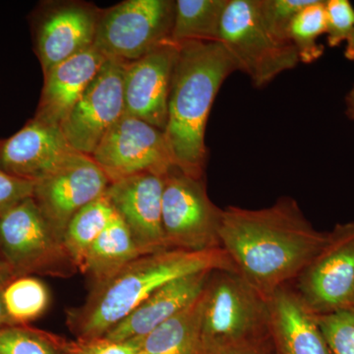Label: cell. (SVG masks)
<instances>
[{"label":"cell","instance_id":"6da1fadb","mask_svg":"<svg viewBox=\"0 0 354 354\" xmlns=\"http://www.w3.org/2000/svg\"><path fill=\"white\" fill-rule=\"evenodd\" d=\"M328 235L314 228L290 197L264 209H223L221 248L242 278L267 299L301 274Z\"/></svg>","mask_w":354,"mask_h":354},{"label":"cell","instance_id":"7a4b0ae2","mask_svg":"<svg viewBox=\"0 0 354 354\" xmlns=\"http://www.w3.org/2000/svg\"><path fill=\"white\" fill-rule=\"evenodd\" d=\"M177 46L165 138L177 169L202 179L208 157L205 135L209 111L223 82L237 69L220 41Z\"/></svg>","mask_w":354,"mask_h":354},{"label":"cell","instance_id":"3957f363","mask_svg":"<svg viewBox=\"0 0 354 354\" xmlns=\"http://www.w3.org/2000/svg\"><path fill=\"white\" fill-rule=\"evenodd\" d=\"M236 268L223 248L205 251L167 249L146 254L111 279L95 285L82 307L69 316L78 342L104 337L158 288L189 274Z\"/></svg>","mask_w":354,"mask_h":354},{"label":"cell","instance_id":"277c9868","mask_svg":"<svg viewBox=\"0 0 354 354\" xmlns=\"http://www.w3.org/2000/svg\"><path fill=\"white\" fill-rule=\"evenodd\" d=\"M271 339L268 299L239 272H212L202 295L201 348Z\"/></svg>","mask_w":354,"mask_h":354},{"label":"cell","instance_id":"5b68a950","mask_svg":"<svg viewBox=\"0 0 354 354\" xmlns=\"http://www.w3.org/2000/svg\"><path fill=\"white\" fill-rule=\"evenodd\" d=\"M218 41L254 87L263 88L299 64L290 41L277 38L266 27L258 0H228Z\"/></svg>","mask_w":354,"mask_h":354},{"label":"cell","instance_id":"8992f818","mask_svg":"<svg viewBox=\"0 0 354 354\" xmlns=\"http://www.w3.org/2000/svg\"><path fill=\"white\" fill-rule=\"evenodd\" d=\"M0 250L15 278L64 276L77 269L32 197L0 214Z\"/></svg>","mask_w":354,"mask_h":354},{"label":"cell","instance_id":"52a82bcc","mask_svg":"<svg viewBox=\"0 0 354 354\" xmlns=\"http://www.w3.org/2000/svg\"><path fill=\"white\" fill-rule=\"evenodd\" d=\"M176 1L127 0L102 10L94 46L111 59L132 62L171 43Z\"/></svg>","mask_w":354,"mask_h":354},{"label":"cell","instance_id":"ba28073f","mask_svg":"<svg viewBox=\"0 0 354 354\" xmlns=\"http://www.w3.org/2000/svg\"><path fill=\"white\" fill-rule=\"evenodd\" d=\"M221 216L223 209L209 199L203 178L187 176L176 167L165 174L162 220L169 248L187 251L221 248Z\"/></svg>","mask_w":354,"mask_h":354},{"label":"cell","instance_id":"9c48e42d","mask_svg":"<svg viewBox=\"0 0 354 354\" xmlns=\"http://www.w3.org/2000/svg\"><path fill=\"white\" fill-rule=\"evenodd\" d=\"M328 234L322 250L295 279V290L316 315L354 306V221Z\"/></svg>","mask_w":354,"mask_h":354},{"label":"cell","instance_id":"30bf717a","mask_svg":"<svg viewBox=\"0 0 354 354\" xmlns=\"http://www.w3.org/2000/svg\"><path fill=\"white\" fill-rule=\"evenodd\" d=\"M91 157L111 183L146 172L165 176L176 167L164 131L125 113Z\"/></svg>","mask_w":354,"mask_h":354},{"label":"cell","instance_id":"8fae6325","mask_svg":"<svg viewBox=\"0 0 354 354\" xmlns=\"http://www.w3.org/2000/svg\"><path fill=\"white\" fill-rule=\"evenodd\" d=\"M125 65L127 62L108 58L60 125L77 152L92 155L104 135L125 113Z\"/></svg>","mask_w":354,"mask_h":354},{"label":"cell","instance_id":"7c38bea8","mask_svg":"<svg viewBox=\"0 0 354 354\" xmlns=\"http://www.w3.org/2000/svg\"><path fill=\"white\" fill-rule=\"evenodd\" d=\"M109 183L106 174L91 156L77 153L55 171L36 181L32 198L62 239L71 218L104 195Z\"/></svg>","mask_w":354,"mask_h":354},{"label":"cell","instance_id":"4fadbf2b","mask_svg":"<svg viewBox=\"0 0 354 354\" xmlns=\"http://www.w3.org/2000/svg\"><path fill=\"white\" fill-rule=\"evenodd\" d=\"M102 10L81 2L48 6L32 18L35 51L43 73L94 46Z\"/></svg>","mask_w":354,"mask_h":354},{"label":"cell","instance_id":"5bb4252c","mask_svg":"<svg viewBox=\"0 0 354 354\" xmlns=\"http://www.w3.org/2000/svg\"><path fill=\"white\" fill-rule=\"evenodd\" d=\"M164 176L151 172L136 174L109 183L106 191L114 212L127 223L144 254L171 249L162 228Z\"/></svg>","mask_w":354,"mask_h":354},{"label":"cell","instance_id":"9a60e30c","mask_svg":"<svg viewBox=\"0 0 354 354\" xmlns=\"http://www.w3.org/2000/svg\"><path fill=\"white\" fill-rule=\"evenodd\" d=\"M178 46L167 43L127 62L123 91L125 114L164 131Z\"/></svg>","mask_w":354,"mask_h":354},{"label":"cell","instance_id":"2e32d148","mask_svg":"<svg viewBox=\"0 0 354 354\" xmlns=\"http://www.w3.org/2000/svg\"><path fill=\"white\" fill-rule=\"evenodd\" d=\"M77 153L60 127L32 118L12 136L0 140V169L19 178L38 181Z\"/></svg>","mask_w":354,"mask_h":354},{"label":"cell","instance_id":"e0dca14e","mask_svg":"<svg viewBox=\"0 0 354 354\" xmlns=\"http://www.w3.org/2000/svg\"><path fill=\"white\" fill-rule=\"evenodd\" d=\"M270 334L277 354H332L316 314L295 288L283 286L268 298Z\"/></svg>","mask_w":354,"mask_h":354},{"label":"cell","instance_id":"ac0fdd59","mask_svg":"<svg viewBox=\"0 0 354 354\" xmlns=\"http://www.w3.org/2000/svg\"><path fill=\"white\" fill-rule=\"evenodd\" d=\"M211 274L197 272L162 286L102 337L116 342L142 339L193 304L202 295Z\"/></svg>","mask_w":354,"mask_h":354},{"label":"cell","instance_id":"d6986e66","mask_svg":"<svg viewBox=\"0 0 354 354\" xmlns=\"http://www.w3.org/2000/svg\"><path fill=\"white\" fill-rule=\"evenodd\" d=\"M106 59L92 46L46 72L34 118L60 127Z\"/></svg>","mask_w":354,"mask_h":354},{"label":"cell","instance_id":"ffe728a7","mask_svg":"<svg viewBox=\"0 0 354 354\" xmlns=\"http://www.w3.org/2000/svg\"><path fill=\"white\" fill-rule=\"evenodd\" d=\"M142 255L146 254L137 245L127 223L115 213L88 249L81 272L88 274L97 285Z\"/></svg>","mask_w":354,"mask_h":354},{"label":"cell","instance_id":"44dd1931","mask_svg":"<svg viewBox=\"0 0 354 354\" xmlns=\"http://www.w3.org/2000/svg\"><path fill=\"white\" fill-rule=\"evenodd\" d=\"M202 295L189 306L140 339L139 354L199 353Z\"/></svg>","mask_w":354,"mask_h":354},{"label":"cell","instance_id":"7402d4cb","mask_svg":"<svg viewBox=\"0 0 354 354\" xmlns=\"http://www.w3.org/2000/svg\"><path fill=\"white\" fill-rule=\"evenodd\" d=\"M228 0H177L171 41H218Z\"/></svg>","mask_w":354,"mask_h":354},{"label":"cell","instance_id":"603a6c76","mask_svg":"<svg viewBox=\"0 0 354 354\" xmlns=\"http://www.w3.org/2000/svg\"><path fill=\"white\" fill-rule=\"evenodd\" d=\"M115 212L106 193L81 209L69 221L62 242L77 269H82L88 249L106 227Z\"/></svg>","mask_w":354,"mask_h":354},{"label":"cell","instance_id":"cb8c5ba5","mask_svg":"<svg viewBox=\"0 0 354 354\" xmlns=\"http://www.w3.org/2000/svg\"><path fill=\"white\" fill-rule=\"evenodd\" d=\"M2 301L12 326H26L43 315L50 304V292L39 279L18 277L2 288Z\"/></svg>","mask_w":354,"mask_h":354},{"label":"cell","instance_id":"d4e9b609","mask_svg":"<svg viewBox=\"0 0 354 354\" xmlns=\"http://www.w3.org/2000/svg\"><path fill=\"white\" fill-rule=\"evenodd\" d=\"M325 3L322 0H311L291 23L288 37L304 64H312L323 55L324 46L318 39L327 30Z\"/></svg>","mask_w":354,"mask_h":354},{"label":"cell","instance_id":"484cf974","mask_svg":"<svg viewBox=\"0 0 354 354\" xmlns=\"http://www.w3.org/2000/svg\"><path fill=\"white\" fill-rule=\"evenodd\" d=\"M0 354H59L50 337L27 326L0 329Z\"/></svg>","mask_w":354,"mask_h":354},{"label":"cell","instance_id":"4316f807","mask_svg":"<svg viewBox=\"0 0 354 354\" xmlns=\"http://www.w3.org/2000/svg\"><path fill=\"white\" fill-rule=\"evenodd\" d=\"M332 354H354V306L316 315Z\"/></svg>","mask_w":354,"mask_h":354},{"label":"cell","instance_id":"83f0119b","mask_svg":"<svg viewBox=\"0 0 354 354\" xmlns=\"http://www.w3.org/2000/svg\"><path fill=\"white\" fill-rule=\"evenodd\" d=\"M310 2L311 0H258V7L268 30L277 38L290 41L291 23Z\"/></svg>","mask_w":354,"mask_h":354},{"label":"cell","instance_id":"f1b7e54d","mask_svg":"<svg viewBox=\"0 0 354 354\" xmlns=\"http://www.w3.org/2000/svg\"><path fill=\"white\" fill-rule=\"evenodd\" d=\"M325 10L328 44L335 48L346 41L354 31V8L348 0H329Z\"/></svg>","mask_w":354,"mask_h":354},{"label":"cell","instance_id":"f546056e","mask_svg":"<svg viewBox=\"0 0 354 354\" xmlns=\"http://www.w3.org/2000/svg\"><path fill=\"white\" fill-rule=\"evenodd\" d=\"M35 184L36 181L11 176L0 169V214L23 200L32 197Z\"/></svg>","mask_w":354,"mask_h":354},{"label":"cell","instance_id":"4dcf8cb0","mask_svg":"<svg viewBox=\"0 0 354 354\" xmlns=\"http://www.w3.org/2000/svg\"><path fill=\"white\" fill-rule=\"evenodd\" d=\"M78 344L88 354H139L140 339L116 342L99 337Z\"/></svg>","mask_w":354,"mask_h":354},{"label":"cell","instance_id":"1f68e13d","mask_svg":"<svg viewBox=\"0 0 354 354\" xmlns=\"http://www.w3.org/2000/svg\"><path fill=\"white\" fill-rule=\"evenodd\" d=\"M198 354H277L271 339L223 348L200 349Z\"/></svg>","mask_w":354,"mask_h":354},{"label":"cell","instance_id":"d6a6232c","mask_svg":"<svg viewBox=\"0 0 354 354\" xmlns=\"http://www.w3.org/2000/svg\"><path fill=\"white\" fill-rule=\"evenodd\" d=\"M13 279H15V277L0 250V288H3Z\"/></svg>","mask_w":354,"mask_h":354},{"label":"cell","instance_id":"836d02e7","mask_svg":"<svg viewBox=\"0 0 354 354\" xmlns=\"http://www.w3.org/2000/svg\"><path fill=\"white\" fill-rule=\"evenodd\" d=\"M7 326H12V324L9 320L6 309H4L3 301H2V288H0V329L7 327Z\"/></svg>","mask_w":354,"mask_h":354},{"label":"cell","instance_id":"e575fe53","mask_svg":"<svg viewBox=\"0 0 354 354\" xmlns=\"http://www.w3.org/2000/svg\"><path fill=\"white\" fill-rule=\"evenodd\" d=\"M344 57L348 60L354 62V31L351 32L349 38L346 39V50H344Z\"/></svg>","mask_w":354,"mask_h":354},{"label":"cell","instance_id":"d590c367","mask_svg":"<svg viewBox=\"0 0 354 354\" xmlns=\"http://www.w3.org/2000/svg\"><path fill=\"white\" fill-rule=\"evenodd\" d=\"M64 354H88L79 344H72L65 348Z\"/></svg>","mask_w":354,"mask_h":354}]
</instances>
